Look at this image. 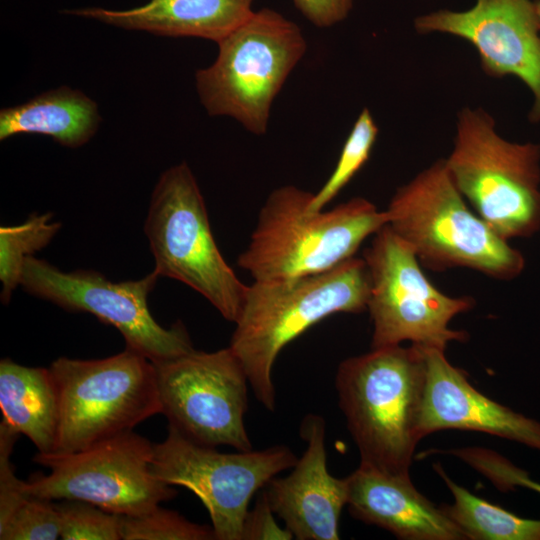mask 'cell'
Instances as JSON below:
<instances>
[{
    "instance_id": "obj_4",
    "label": "cell",
    "mask_w": 540,
    "mask_h": 540,
    "mask_svg": "<svg viewBox=\"0 0 540 540\" xmlns=\"http://www.w3.org/2000/svg\"><path fill=\"white\" fill-rule=\"evenodd\" d=\"M388 225L433 271L469 268L499 280L519 276L522 253L471 211L439 159L397 189Z\"/></svg>"
},
{
    "instance_id": "obj_5",
    "label": "cell",
    "mask_w": 540,
    "mask_h": 540,
    "mask_svg": "<svg viewBox=\"0 0 540 540\" xmlns=\"http://www.w3.org/2000/svg\"><path fill=\"white\" fill-rule=\"evenodd\" d=\"M217 44L215 61L195 75L202 105L211 116L231 117L248 132L265 134L272 104L307 49L300 27L262 8Z\"/></svg>"
},
{
    "instance_id": "obj_24",
    "label": "cell",
    "mask_w": 540,
    "mask_h": 540,
    "mask_svg": "<svg viewBox=\"0 0 540 540\" xmlns=\"http://www.w3.org/2000/svg\"><path fill=\"white\" fill-rule=\"evenodd\" d=\"M121 537L122 540L215 539L212 527L193 523L159 505L140 515H121Z\"/></svg>"
},
{
    "instance_id": "obj_17",
    "label": "cell",
    "mask_w": 540,
    "mask_h": 540,
    "mask_svg": "<svg viewBox=\"0 0 540 540\" xmlns=\"http://www.w3.org/2000/svg\"><path fill=\"white\" fill-rule=\"evenodd\" d=\"M349 513L404 540H465L442 506L412 484L409 475L387 474L359 467L346 477Z\"/></svg>"
},
{
    "instance_id": "obj_29",
    "label": "cell",
    "mask_w": 540,
    "mask_h": 540,
    "mask_svg": "<svg viewBox=\"0 0 540 540\" xmlns=\"http://www.w3.org/2000/svg\"><path fill=\"white\" fill-rule=\"evenodd\" d=\"M499 483V488L502 491L511 490L519 486L540 493V483L532 480L524 470H521L512 463L505 466L502 470Z\"/></svg>"
},
{
    "instance_id": "obj_26",
    "label": "cell",
    "mask_w": 540,
    "mask_h": 540,
    "mask_svg": "<svg viewBox=\"0 0 540 540\" xmlns=\"http://www.w3.org/2000/svg\"><path fill=\"white\" fill-rule=\"evenodd\" d=\"M60 538V517L52 500L29 497L2 523L1 540H55Z\"/></svg>"
},
{
    "instance_id": "obj_21",
    "label": "cell",
    "mask_w": 540,
    "mask_h": 540,
    "mask_svg": "<svg viewBox=\"0 0 540 540\" xmlns=\"http://www.w3.org/2000/svg\"><path fill=\"white\" fill-rule=\"evenodd\" d=\"M434 468L453 495L442 505L447 515L471 540H540V519H527L492 504L452 481L440 464Z\"/></svg>"
},
{
    "instance_id": "obj_15",
    "label": "cell",
    "mask_w": 540,
    "mask_h": 540,
    "mask_svg": "<svg viewBox=\"0 0 540 540\" xmlns=\"http://www.w3.org/2000/svg\"><path fill=\"white\" fill-rule=\"evenodd\" d=\"M299 434L306 443L302 457L287 476H275L262 491L294 538L338 540L340 515L347 503V481L328 471L324 418L307 414Z\"/></svg>"
},
{
    "instance_id": "obj_16",
    "label": "cell",
    "mask_w": 540,
    "mask_h": 540,
    "mask_svg": "<svg viewBox=\"0 0 540 540\" xmlns=\"http://www.w3.org/2000/svg\"><path fill=\"white\" fill-rule=\"evenodd\" d=\"M421 348L426 362L422 437L444 429H461L491 434L540 451V422L476 390L464 370L447 360L445 350Z\"/></svg>"
},
{
    "instance_id": "obj_27",
    "label": "cell",
    "mask_w": 540,
    "mask_h": 540,
    "mask_svg": "<svg viewBox=\"0 0 540 540\" xmlns=\"http://www.w3.org/2000/svg\"><path fill=\"white\" fill-rule=\"evenodd\" d=\"M274 513L271 510L263 491L259 495L255 507L248 511L243 527L242 540L256 539H292L293 535L285 528L279 527L274 519Z\"/></svg>"
},
{
    "instance_id": "obj_2",
    "label": "cell",
    "mask_w": 540,
    "mask_h": 540,
    "mask_svg": "<svg viewBox=\"0 0 540 540\" xmlns=\"http://www.w3.org/2000/svg\"><path fill=\"white\" fill-rule=\"evenodd\" d=\"M425 385V356L415 344L372 348L340 363L335 386L360 465L409 475L423 438Z\"/></svg>"
},
{
    "instance_id": "obj_20",
    "label": "cell",
    "mask_w": 540,
    "mask_h": 540,
    "mask_svg": "<svg viewBox=\"0 0 540 540\" xmlns=\"http://www.w3.org/2000/svg\"><path fill=\"white\" fill-rule=\"evenodd\" d=\"M97 104L78 90L62 86L0 111V140L17 134H42L67 147L85 144L97 131Z\"/></svg>"
},
{
    "instance_id": "obj_28",
    "label": "cell",
    "mask_w": 540,
    "mask_h": 540,
    "mask_svg": "<svg viewBox=\"0 0 540 540\" xmlns=\"http://www.w3.org/2000/svg\"><path fill=\"white\" fill-rule=\"evenodd\" d=\"M299 12L313 25L328 28L343 21L353 0H292Z\"/></svg>"
},
{
    "instance_id": "obj_14",
    "label": "cell",
    "mask_w": 540,
    "mask_h": 540,
    "mask_svg": "<svg viewBox=\"0 0 540 540\" xmlns=\"http://www.w3.org/2000/svg\"><path fill=\"white\" fill-rule=\"evenodd\" d=\"M422 34L447 33L472 44L486 75L515 76L529 87L531 122L540 121V25L531 0H476L466 11L440 10L414 21Z\"/></svg>"
},
{
    "instance_id": "obj_13",
    "label": "cell",
    "mask_w": 540,
    "mask_h": 540,
    "mask_svg": "<svg viewBox=\"0 0 540 540\" xmlns=\"http://www.w3.org/2000/svg\"><path fill=\"white\" fill-rule=\"evenodd\" d=\"M158 277L153 271L142 279L112 282L95 271L63 272L47 261L29 256L21 285L30 294L63 309L87 312L114 326L127 348L155 362L194 350L180 321L165 328L150 313L148 296Z\"/></svg>"
},
{
    "instance_id": "obj_30",
    "label": "cell",
    "mask_w": 540,
    "mask_h": 540,
    "mask_svg": "<svg viewBox=\"0 0 540 540\" xmlns=\"http://www.w3.org/2000/svg\"><path fill=\"white\" fill-rule=\"evenodd\" d=\"M535 9H536V13H537V17H538V21L540 25V0H537L535 2Z\"/></svg>"
},
{
    "instance_id": "obj_23",
    "label": "cell",
    "mask_w": 540,
    "mask_h": 540,
    "mask_svg": "<svg viewBox=\"0 0 540 540\" xmlns=\"http://www.w3.org/2000/svg\"><path fill=\"white\" fill-rule=\"evenodd\" d=\"M378 126L368 108H363L342 147L336 166L319 191L312 195L308 210L321 211L352 180L368 161L378 136Z\"/></svg>"
},
{
    "instance_id": "obj_10",
    "label": "cell",
    "mask_w": 540,
    "mask_h": 540,
    "mask_svg": "<svg viewBox=\"0 0 540 540\" xmlns=\"http://www.w3.org/2000/svg\"><path fill=\"white\" fill-rule=\"evenodd\" d=\"M154 445L133 430L69 453H37L49 469L24 482L28 495L48 500H80L124 516L146 513L174 498L173 486L152 473Z\"/></svg>"
},
{
    "instance_id": "obj_7",
    "label": "cell",
    "mask_w": 540,
    "mask_h": 540,
    "mask_svg": "<svg viewBox=\"0 0 540 540\" xmlns=\"http://www.w3.org/2000/svg\"><path fill=\"white\" fill-rule=\"evenodd\" d=\"M49 369L59 401L53 453L85 449L161 413L153 362L127 347L103 359L60 357Z\"/></svg>"
},
{
    "instance_id": "obj_1",
    "label": "cell",
    "mask_w": 540,
    "mask_h": 540,
    "mask_svg": "<svg viewBox=\"0 0 540 540\" xmlns=\"http://www.w3.org/2000/svg\"><path fill=\"white\" fill-rule=\"evenodd\" d=\"M369 293L366 263L355 256L319 274L247 286L228 347L267 410L276 407L272 370L281 350L332 314L367 310Z\"/></svg>"
},
{
    "instance_id": "obj_6",
    "label": "cell",
    "mask_w": 540,
    "mask_h": 540,
    "mask_svg": "<svg viewBox=\"0 0 540 540\" xmlns=\"http://www.w3.org/2000/svg\"><path fill=\"white\" fill-rule=\"evenodd\" d=\"M445 163L465 200L502 238L540 230V145L505 140L487 111L465 107Z\"/></svg>"
},
{
    "instance_id": "obj_12",
    "label": "cell",
    "mask_w": 540,
    "mask_h": 540,
    "mask_svg": "<svg viewBox=\"0 0 540 540\" xmlns=\"http://www.w3.org/2000/svg\"><path fill=\"white\" fill-rule=\"evenodd\" d=\"M153 364L161 413L170 426L201 445L253 449L244 423L249 381L229 347L194 349Z\"/></svg>"
},
{
    "instance_id": "obj_11",
    "label": "cell",
    "mask_w": 540,
    "mask_h": 540,
    "mask_svg": "<svg viewBox=\"0 0 540 540\" xmlns=\"http://www.w3.org/2000/svg\"><path fill=\"white\" fill-rule=\"evenodd\" d=\"M297 460L285 445L222 453L169 425L165 440L154 445L151 468L160 481L185 487L201 500L215 539L242 540L253 495Z\"/></svg>"
},
{
    "instance_id": "obj_8",
    "label": "cell",
    "mask_w": 540,
    "mask_h": 540,
    "mask_svg": "<svg viewBox=\"0 0 540 540\" xmlns=\"http://www.w3.org/2000/svg\"><path fill=\"white\" fill-rule=\"evenodd\" d=\"M159 276L176 279L236 322L247 286L220 252L205 202L190 167L182 162L160 176L144 227Z\"/></svg>"
},
{
    "instance_id": "obj_18",
    "label": "cell",
    "mask_w": 540,
    "mask_h": 540,
    "mask_svg": "<svg viewBox=\"0 0 540 540\" xmlns=\"http://www.w3.org/2000/svg\"><path fill=\"white\" fill-rule=\"evenodd\" d=\"M254 0H149L127 10L88 7L67 11L130 30L172 37H199L218 43L254 11Z\"/></svg>"
},
{
    "instance_id": "obj_19",
    "label": "cell",
    "mask_w": 540,
    "mask_h": 540,
    "mask_svg": "<svg viewBox=\"0 0 540 540\" xmlns=\"http://www.w3.org/2000/svg\"><path fill=\"white\" fill-rule=\"evenodd\" d=\"M1 423L28 437L39 453L55 451L59 401L49 368L0 362Z\"/></svg>"
},
{
    "instance_id": "obj_9",
    "label": "cell",
    "mask_w": 540,
    "mask_h": 540,
    "mask_svg": "<svg viewBox=\"0 0 540 540\" xmlns=\"http://www.w3.org/2000/svg\"><path fill=\"white\" fill-rule=\"evenodd\" d=\"M370 293L367 310L373 324L372 348L410 341L445 350L450 341L464 342L465 331L449 327L458 314L473 308L468 296L451 297L426 277L413 249L388 224L364 250Z\"/></svg>"
},
{
    "instance_id": "obj_3",
    "label": "cell",
    "mask_w": 540,
    "mask_h": 540,
    "mask_svg": "<svg viewBox=\"0 0 540 540\" xmlns=\"http://www.w3.org/2000/svg\"><path fill=\"white\" fill-rule=\"evenodd\" d=\"M313 193L294 185L274 189L258 215L239 267L254 281L319 274L354 257L361 244L388 224L386 210L354 197L312 212Z\"/></svg>"
},
{
    "instance_id": "obj_22",
    "label": "cell",
    "mask_w": 540,
    "mask_h": 540,
    "mask_svg": "<svg viewBox=\"0 0 540 540\" xmlns=\"http://www.w3.org/2000/svg\"><path fill=\"white\" fill-rule=\"evenodd\" d=\"M61 224L51 213L32 214L19 225L0 228L1 300L8 303L14 289L21 284L26 258L45 247L59 231Z\"/></svg>"
},
{
    "instance_id": "obj_25",
    "label": "cell",
    "mask_w": 540,
    "mask_h": 540,
    "mask_svg": "<svg viewBox=\"0 0 540 540\" xmlns=\"http://www.w3.org/2000/svg\"><path fill=\"white\" fill-rule=\"evenodd\" d=\"M63 540H120L121 515L80 500L56 504Z\"/></svg>"
}]
</instances>
